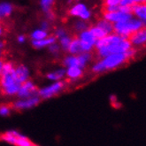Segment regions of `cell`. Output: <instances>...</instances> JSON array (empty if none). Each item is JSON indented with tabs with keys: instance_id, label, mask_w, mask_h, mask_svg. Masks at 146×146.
Masks as SVG:
<instances>
[{
	"instance_id": "obj_17",
	"label": "cell",
	"mask_w": 146,
	"mask_h": 146,
	"mask_svg": "<svg viewBox=\"0 0 146 146\" xmlns=\"http://www.w3.org/2000/svg\"><path fill=\"white\" fill-rule=\"evenodd\" d=\"M49 35V32L45 31L44 29H42L40 28L34 29L31 34H30V38L32 39V41H38V40H42V39H44L46 37H48Z\"/></svg>"
},
{
	"instance_id": "obj_4",
	"label": "cell",
	"mask_w": 146,
	"mask_h": 146,
	"mask_svg": "<svg viewBox=\"0 0 146 146\" xmlns=\"http://www.w3.org/2000/svg\"><path fill=\"white\" fill-rule=\"evenodd\" d=\"M68 14L76 20L89 22L93 17V13L89 5L82 1H77L68 8Z\"/></svg>"
},
{
	"instance_id": "obj_24",
	"label": "cell",
	"mask_w": 146,
	"mask_h": 146,
	"mask_svg": "<svg viewBox=\"0 0 146 146\" xmlns=\"http://www.w3.org/2000/svg\"><path fill=\"white\" fill-rule=\"evenodd\" d=\"M66 75L71 79H77L82 75V70L77 66L68 67L67 72H66Z\"/></svg>"
},
{
	"instance_id": "obj_33",
	"label": "cell",
	"mask_w": 146,
	"mask_h": 146,
	"mask_svg": "<svg viewBox=\"0 0 146 146\" xmlns=\"http://www.w3.org/2000/svg\"><path fill=\"white\" fill-rule=\"evenodd\" d=\"M26 40H27V37H26L25 35H19L17 36V41H18V42H20V44H24Z\"/></svg>"
},
{
	"instance_id": "obj_2",
	"label": "cell",
	"mask_w": 146,
	"mask_h": 146,
	"mask_svg": "<svg viewBox=\"0 0 146 146\" xmlns=\"http://www.w3.org/2000/svg\"><path fill=\"white\" fill-rule=\"evenodd\" d=\"M137 52V50L135 48H131L124 53H116V54H111L104 58L100 59L103 63V66L105 67V71L107 70H113L115 68L121 66L127 61L132 59Z\"/></svg>"
},
{
	"instance_id": "obj_32",
	"label": "cell",
	"mask_w": 146,
	"mask_h": 146,
	"mask_svg": "<svg viewBox=\"0 0 146 146\" xmlns=\"http://www.w3.org/2000/svg\"><path fill=\"white\" fill-rule=\"evenodd\" d=\"M40 29H44V30L49 32V29H50V22L48 21L47 20L42 21H41V24H40Z\"/></svg>"
},
{
	"instance_id": "obj_3",
	"label": "cell",
	"mask_w": 146,
	"mask_h": 146,
	"mask_svg": "<svg viewBox=\"0 0 146 146\" xmlns=\"http://www.w3.org/2000/svg\"><path fill=\"white\" fill-rule=\"evenodd\" d=\"M143 29H145V24L132 17L131 19L126 21L113 25V33L128 39L132 34Z\"/></svg>"
},
{
	"instance_id": "obj_23",
	"label": "cell",
	"mask_w": 146,
	"mask_h": 146,
	"mask_svg": "<svg viewBox=\"0 0 146 146\" xmlns=\"http://www.w3.org/2000/svg\"><path fill=\"white\" fill-rule=\"evenodd\" d=\"M63 63L67 67H72V66L79 67V60H78V58H77V56H74V55H68V56H66L64 58Z\"/></svg>"
},
{
	"instance_id": "obj_27",
	"label": "cell",
	"mask_w": 146,
	"mask_h": 146,
	"mask_svg": "<svg viewBox=\"0 0 146 146\" xmlns=\"http://www.w3.org/2000/svg\"><path fill=\"white\" fill-rule=\"evenodd\" d=\"M146 0H121V3L119 6H127L132 7L133 5H139V4H145Z\"/></svg>"
},
{
	"instance_id": "obj_9",
	"label": "cell",
	"mask_w": 146,
	"mask_h": 146,
	"mask_svg": "<svg viewBox=\"0 0 146 146\" xmlns=\"http://www.w3.org/2000/svg\"><path fill=\"white\" fill-rule=\"evenodd\" d=\"M64 86H65V83L63 82H56V83H54L52 85L49 86V87H47V88L39 90L38 95L42 98H51L52 96L56 95L57 93H58L61 90H63Z\"/></svg>"
},
{
	"instance_id": "obj_14",
	"label": "cell",
	"mask_w": 146,
	"mask_h": 146,
	"mask_svg": "<svg viewBox=\"0 0 146 146\" xmlns=\"http://www.w3.org/2000/svg\"><path fill=\"white\" fill-rule=\"evenodd\" d=\"M14 74L17 80L21 83L27 81L29 78V69L24 65H19L15 66Z\"/></svg>"
},
{
	"instance_id": "obj_8",
	"label": "cell",
	"mask_w": 146,
	"mask_h": 146,
	"mask_svg": "<svg viewBox=\"0 0 146 146\" xmlns=\"http://www.w3.org/2000/svg\"><path fill=\"white\" fill-rule=\"evenodd\" d=\"M128 40L130 42L132 48L138 49L143 47L146 42V29H143L135 32L129 36Z\"/></svg>"
},
{
	"instance_id": "obj_26",
	"label": "cell",
	"mask_w": 146,
	"mask_h": 146,
	"mask_svg": "<svg viewBox=\"0 0 146 146\" xmlns=\"http://www.w3.org/2000/svg\"><path fill=\"white\" fill-rule=\"evenodd\" d=\"M66 74V71L64 69H59L56 72H53V73H50L47 75V77L50 80H53V81H57V80H59L61 79L62 77H64V74Z\"/></svg>"
},
{
	"instance_id": "obj_11",
	"label": "cell",
	"mask_w": 146,
	"mask_h": 146,
	"mask_svg": "<svg viewBox=\"0 0 146 146\" xmlns=\"http://www.w3.org/2000/svg\"><path fill=\"white\" fill-rule=\"evenodd\" d=\"M131 13L134 18L141 21L145 24L146 22V4L135 5L131 7Z\"/></svg>"
},
{
	"instance_id": "obj_28",
	"label": "cell",
	"mask_w": 146,
	"mask_h": 146,
	"mask_svg": "<svg viewBox=\"0 0 146 146\" xmlns=\"http://www.w3.org/2000/svg\"><path fill=\"white\" fill-rule=\"evenodd\" d=\"M11 110H12L11 104H9V105H0V114H1L2 116L9 115Z\"/></svg>"
},
{
	"instance_id": "obj_38",
	"label": "cell",
	"mask_w": 146,
	"mask_h": 146,
	"mask_svg": "<svg viewBox=\"0 0 146 146\" xmlns=\"http://www.w3.org/2000/svg\"><path fill=\"white\" fill-rule=\"evenodd\" d=\"M32 146H37V145H36V144H33Z\"/></svg>"
},
{
	"instance_id": "obj_30",
	"label": "cell",
	"mask_w": 146,
	"mask_h": 146,
	"mask_svg": "<svg viewBox=\"0 0 146 146\" xmlns=\"http://www.w3.org/2000/svg\"><path fill=\"white\" fill-rule=\"evenodd\" d=\"M67 31L65 28H62V27H59L58 28L55 32H54V36L56 37V39H59V38H61L63 37L64 36L67 35Z\"/></svg>"
},
{
	"instance_id": "obj_13",
	"label": "cell",
	"mask_w": 146,
	"mask_h": 146,
	"mask_svg": "<svg viewBox=\"0 0 146 146\" xmlns=\"http://www.w3.org/2000/svg\"><path fill=\"white\" fill-rule=\"evenodd\" d=\"M56 42H57V39L54 36H49L48 37H46L44 39L38 40V41H32L31 44L36 49H42V48L49 47L50 44H54Z\"/></svg>"
},
{
	"instance_id": "obj_22",
	"label": "cell",
	"mask_w": 146,
	"mask_h": 146,
	"mask_svg": "<svg viewBox=\"0 0 146 146\" xmlns=\"http://www.w3.org/2000/svg\"><path fill=\"white\" fill-rule=\"evenodd\" d=\"M89 30L90 31V33L93 35V36L95 37L97 40H99V39H101L103 37H105L106 36H107L104 31H103L101 29H99L98 26H96L95 24L90 26Z\"/></svg>"
},
{
	"instance_id": "obj_36",
	"label": "cell",
	"mask_w": 146,
	"mask_h": 146,
	"mask_svg": "<svg viewBox=\"0 0 146 146\" xmlns=\"http://www.w3.org/2000/svg\"><path fill=\"white\" fill-rule=\"evenodd\" d=\"M5 42H4L3 40H1V39H0V49H1V50H3V49L5 48Z\"/></svg>"
},
{
	"instance_id": "obj_10",
	"label": "cell",
	"mask_w": 146,
	"mask_h": 146,
	"mask_svg": "<svg viewBox=\"0 0 146 146\" xmlns=\"http://www.w3.org/2000/svg\"><path fill=\"white\" fill-rule=\"evenodd\" d=\"M40 101H41V98L39 97H34V98H30L26 100H20L15 103H13V104H11V106H12V109L15 108L16 110L31 108L33 106L38 105Z\"/></svg>"
},
{
	"instance_id": "obj_25",
	"label": "cell",
	"mask_w": 146,
	"mask_h": 146,
	"mask_svg": "<svg viewBox=\"0 0 146 146\" xmlns=\"http://www.w3.org/2000/svg\"><path fill=\"white\" fill-rule=\"evenodd\" d=\"M33 144L34 143L28 138V137H26L20 134V135L17 137L14 145H16V146H32Z\"/></svg>"
},
{
	"instance_id": "obj_18",
	"label": "cell",
	"mask_w": 146,
	"mask_h": 146,
	"mask_svg": "<svg viewBox=\"0 0 146 146\" xmlns=\"http://www.w3.org/2000/svg\"><path fill=\"white\" fill-rule=\"evenodd\" d=\"M21 86V82H15L14 84L9 86V87H6L5 89H2L0 90V92H1L2 95H7V96H13V95H15V94L18 93L20 88Z\"/></svg>"
},
{
	"instance_id": "obj_21",
	"label": "cell",
	"mask_w": 146,
	"mask_h": 146,
	"mask_svg": "<svg viewBox=\"0 0 146 146\" xmlns=\"http://www.w3.org/2000/svg\"><path fill=\"white\" fill-rule=\"evenodd\" d=\"M72 39H73V37L69 35V34H67V35L64 36L63 37L58 39V44H59V46H60V49L64 51H67L68 48H69V45L71 44Z\"/></svg>"
},
{
	"instance_id": "obj_34",
	"label": "cell",
	"mask_w": 146,
	"mask_h": 146,
	"mask_svg": "<svg viewBox=\"0 0 146 146\" xmlns=\"http://www.w3.org/2000/svg\"><path fill=\"white\" fill-rule=\"evenodd\" d=\"M4 33H5V27L3 26V24L0 22V39H1V37L3 36Z\"/></svg>"
},
{
	"instance_id": "obj_35",
	"label": "cell",
	"mask_w": 146,
	"mask_h": 146,
	"mask_svg": "<svg viewBox=\"0 0 146 146\" xmlns=\"http://www.w3.org/2000/svg\"><path fill=\"white\" fill-rule=\"evenodd\" d=\"M111 104H113V106L114 108H117V109L121 108V105L119 104V103H118L117 101H115V102H113V103H111Z\"/></svg>"
},
{
	"instance_id": "obj_19",
	"label": "cell",
	"mask_w": 146,
	"mask_h": 146,
	"mask_svg": "<svg viewBox=\"0 0 146 146\" xmlns=\"http://www.w3.org/2000/svg\"><path fill=\"white\" fill-rule=\"evenodd\" d=\"M56 0H39V5L41 10L44 13L52 11V8L55 5Z\"/></svg>"
},
{
	"instance_id": "obj_37",
	"label": "cell",
	"mask_w": 146,
	"mask_h": 146,
	"mask_svg": "<svg viewBox=\"0 0 146 146\" xmlns=\"http://www.w3.org/2000/svg\"><path fill=\"white\" fill-rule=\"evenodd\" d=\"M3 54H4V51H3V50L0 49V59L2 58V57H3Z\"/></svg>"
},
{
	"instance_id": "obj_1",
	"label": "cell",
	"mask_w": 146,
	"mask_h": 146,
	"mask_svg": "<svg viewBox=\"0 0 146 146\" xmlns=\"http://www.w3.org/2000/svg\"><path fill=\"white\" fill-rule=\"evenodd\" d=\"M131 48L132 45L129 40L113 33L99 40H97L94 50L96 51L97 57L98 58V61L111 54L124 53Z\"/></svg>"
},
{
	"instance_id": "obj_15",
	"label": "cell",
	"mask_w": 146,
	"mask_h": 146,
	"mask_svg": "<svg viewBox=\"0 0 146 146\" xmlns=\"http://www.w3.org/2000/svg\"><path fill=\"white\" fill-rule=\"evenodd\" d=\"M95 25L98 26L99 29H101L106 35H110V34L113 33V25L108 21L105 20L104 18H102V17L97 21Z\"/></svg>"
},
{
	"instance_id": "obj_31",
	"label": "cell",
	"mask_w": 146,
	"mask_h": 146,
	"mask_svg": "<svg viewBox=\"0 0 146 146\" xmlns=\"http://www.w3.org/2000/svg\"><path fill=\"white\" fill-rule=\"evenodd\" d=\"M121 0H103V6H119Z\"/></svg>"
},
{
	"instance_id": "obj_6",
	"label": "cell",
	"mask_w": 146,
	"mask_h": 146,
	"mask_svg": "<svg viewBox=\"0 0 146 146\" xmlns=\"http://www.w3.org/2000/svg\"><path fill=\"white\" fill-rule=\"evenodd\" d=\"M76 37L80 41L82 52H91L92 50H94L97 39L93 36L89 29L78 33Z\"/></svg>"
},
{
	"instance_id": "obj_7",
	"label": "cell",
	"mask_w": 146,
	"mask_h": 146,
	"mask_svg": "<svg viewBox=\"0 0 146 146\" xmlns=\"http://www.w3.org/2000/svg\"><path fill=\"white\" fill-rule=\"evenodd\" d=\"M39 90L36 86L31 81H25L21 83V88L18 91V97L21 98H34V97H39L38 95Z\"/></svg>"
},
{
	"instance_id": "obj_12",
	"label": "cell",
	"mask_w": 146,
	"mask_h": 146,
	"mask_svg": "<svg viewBox=\"0 0 146 146\" xmlns=\"http://www.w3.org/2000/svg\"><path fill=\"white\" fill-rule=\"evenodd\" d=\"M14 11V7L12 3L7 1L0 2V21L9 18Z\"/></svg>"
},
{
	"instance_id": "obj_5",
	"label": "cell",
	"mask_w": 146,
	"mask_h": 146,
	"mask_svg": "<svg viewBox=\"0 0 146 146\" xmlns=\"http://www.w3.org/2000/svg\"><path fill=\"white\" fill-rule=\"evenodd\" d=\"M132 13H131V7H127V6H119V10L111 13H106L103 12L102 18L108 21L113 25L121 23L123 21H126L132 18Z\"/></svg>"
},
{
	"instance_id": "obj_20",
	"label": "cell",
	"mask_w": 146,
	"mask_h": 146,
	"mask_svg": "<svg viewBox=\"0 0 146 146\" xmlns=\"http://www.w3.org/2000/svg\"><path fill=\"white\" fill-rule=\"evenodd\" d=\"M89 27H90L89 22L82 21V20H76L73 24V29L77 34L80 33V32H82L86 29H88Z\"/></svg>"
},
{
	"instance_id": "obj_16",
	"label": "cell",
	"mask_w": 146,
	"mask_h": 146,
	"mask_svg": "<svg viewBox=\"0 0 146 146\" xmlns=\"http://www.w3.org/2000/svg\"><path fill=\"white\" fill-rule=\"evenodd\" d=\"M67 52H69L70 55H74V56H77V55L82 53L80 41L77 37H73V39L71 41V44L69 45V48L67 50Z\"/></svg>"
},
{
	"instance_id": "obj_29",
	"label": "cell",
	"mask_w": 146,
	"mask_h": 146,
	"mask_svg": "<svg viewBox=\"0 0 146 146\" xmlns=\"http://www.w3.org/2000/svg\"><path fill=\"white\" fill-rule=\"evenodd\" d=\"M48 48H49V51H50V52L51 54H54V55L58 54L59 52H60V50H61L60 46H59V44H58L57 42H54V44H50Z\"/></svg>"
}]
</instances>
